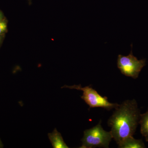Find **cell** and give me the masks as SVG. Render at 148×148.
I'll return each mask as SVG.
<instances>
[{
  "mask_svg": "<svg viewBox=\"0 0 148 148\" xmlns=\"http://www.w3.org/2000/svg\"><path fill=\"white\" fill-rule=\"evenodd\" d=\"M108 121L113 139L119 145L133 136L140 120V113L135 100H127L116 108Z\"/></svg>",
  "mask_w": 148,
  "mask_h": 148,
  "instance_id": "1",
  "label": "cell"
},
{
  "mask_svg": "<svg viewBox=\"0 0 148 148\" xmlns=\"http://www.w3.org/2000/svg\"><path fill=\"white\" fill-rule=\"evenodd\" d=\"M101 122L92 128L85 130L81 148L109 147L112 136L110 131L104 130Z\"/></svg>",
  "mask_w": 148,
  "mask_h": 148,
  "instance_id": "2",
  "label": "cell"
},
{
  "mask_svg": "<svg viewBox=\"0 0 148 148\" xmlns=\"http://www.w3.org/2000/svg\"><path fill=\"white\" fill-rule=\"evenodd\" d=\"M62 88L82 91L83 94L81 96L82 99L89 106L90 108H103L110 111L112 109H115L119 105L117 103H110L108 101L107 97L101 96L96 90L90 86L82 87L80 84L74 85L73 86L65 85Z\"/></svg>",
  "mask_w": 148,
  "mask_h": 148,
  "instance_id": "3",
  "label": "cell"
},
{
  "mask_svg": "<svg viewBox=\"0 0 148 148\" xmlns=\"http://www.w3.org/2000/svg\"><path fill=\"white\" fill-rule=\"evenodd\" d=\"M145 59L138 60L133 55L132 48L130 53L127 56L119 54L117 60V66L123 75L133 79H137L144 66Z\"/></svg>",
  "mask_w": 148,
  "mask_h": 148,
  "instance_id": "4",
  "label": "cell"
},
{
  "mask_svg": "<svg viewBox=\"0 0 148 148\" xmlns=\"http://www.w3.org/2000/svg\"><path fill=\"white\" fill-rule=\"evenodd\" d=\"M49 138L54 148H68L69 147L64 142L61 133L56 129L48 134Z\"/></svg>",
  "mask_w": 148,
  "mask_h": 148,
  "instance_id": "5",
  "label": "cell"
},
{
  "mask_svg": "<svg viewBox=\"0 0 148 148\" xmlns=\"http://www.w3.org/2000/svg\"><path fill=\"white\" fill-rule=\"evenodd\" d=\"M120 148H146L142 140H136L133 136L128 137L118 145Z\"/></svg>",
  "mask_w": 148,
  "mask_h": 148,
  "instance_id": "6",
  "label": "cell"
},
{
  "mask_svg": "<svg viewBox=\"0 0 148 148\" xmlns=\"http://www.w3.org/2000/svg\"><path fill=\"white\" fill-rule=\"evenodd\" d=\"M139 123L141 125V134L148 142V110L145 113L140 114Z\"/></svg>",
  "mask_w": 148,
  "mask_h": 148,
  "instance_id": "7",
  "label": "cell"
},
{
  "mask_svg": "<svg viewBox=\"0 0 148 148\" xmlns=\"http://www.w3.org/2000/svg\"><path fill=\"white\" fill-rule=\"evenodd\" d=\"M7 24L4 21H0V34L4 33L7 29Z\"/></svg>",
  "mask_w": 148,
  "mask_h": 148,
  "instance_id": "8",
  "label": "cell"
},
{
  "mask_svg": "<svg viewBox=\"0 0 148 148\" xmlns=\"http://www.w3.org/2000/svg\"><path fill=\"white\" fill-rule=\"evenodd\" d=\"M3 145L2 142L1 140H0V148H3Z\"/></svg>",
  "mask_w": 148,
  "mask_h": 148,
  "instance_id": "9",
  "label": "cell"
}]
</instances>
